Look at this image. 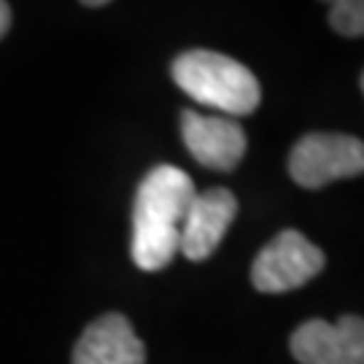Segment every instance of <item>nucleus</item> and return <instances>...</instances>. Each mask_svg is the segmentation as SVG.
Returning <instances> with one entry per match:
<instances>
[{
	"label": "nucleus",
	"mask_w": 364,
	"mask_h": 364,
	"mask_svg": "<svg viewBox=\"0 0 364 364\" xmlns=\"http://www.w3.org/2000/svg\"><path fill=\"white\" fill-rule=\"evenodd\" d=\"M73 364H146V348L122 313H105L78 338Z\"/></svg>",
	"instance_id": "8"
},
{
	"label": "nucleus",
	"mask_w": 364,
	"mask_h": 364,
	"mask_svg": "<svg viewBox=\"0 0 364 364\" xmlns=\"http://www.w3.org/2000/svg\"><path fill=\"white\" fill-rule=\"evenodd\" d=\"M181 135L189 154L205 168L232 170L246 154V132L230 117H205L183 111Z\"/></svg>",
	"instance_id": "7"
},
{
	"label": "nucleus",
	"mask_w": 364,
	"mask_h": 364,
	"mask_svg": "<svg viewBox=\"0 0 364 364\" xmlns=\"http://www.w3.org/2000/svg\"><path fill=\"white\" fill-rule=\"evenodd\" d=\"M235 216L237 200L230 189H208L203 195H195L183 219L178 251L192 262L208 259L224 240Z\"/></svg>",
	"instance_id": "6"
},
{
	"label": "nucleus",
	"mask_w": 364,
	"mask_h": 364,
	"mask_svg": "<svg viewBox=\"0 0 364 364\" xmlns=\"http://www.w3.org/2000/svg\"><path fill=\"white\" fill-rule=\"evenodd\" d=\"M9 25H11V9H9V3H0V38L6 36Z\"/></svg>",
	"instance_id": "10"
},
{
	"label": "nucleus",
	"mask_w": 364,
	"mask_h": 364,
	"mask_svg": "<svg viewBox=\"0 0 364 364\" xmlns=\"http://www.w3.org/2000/svg\"><path fill=\"white\" fill-rule=\"evenodd\" d=\"M291 353L299 364H364V318L305 321L291 335Z\"/></svg>",
	"instance_id": "5"
},
{
	"label": "nucleus",
	"mask_w": 364,
	"mask_h": 364,
	"mask_svg": "<svg viewBox=\"0 0 364 364\" xmlns=\"http://www.w3.org/2000/svg\"><path fill=\"white\" fill-rule=\"evenodd\" d=\"M173 81L197 103L210 105L230 119L254 114L262 100L259 81L243 63L208 49L178 54Z\"/></svg>",
	"instance_id": "2"
},
{
	"label": "nucleus",
	"mask_w": 364,
	"mask_h": 364,
	"mask_svg": "<svg viewBox=\"0 0 364 364\" xmlns=\"http://www.w3.org/2000/svg\"><path fill=\"white\" fill-rule=\"evenodd\" d=\"M362 90H364V76H362Z\"/></svg>",
	"instance_id": "11"
},
{
	"label": "nucleus",
	"mask_w": 364,
	"mask_h": 364,
	"mask_svg": "<svg viewBox=\"0 0 364 364\" xmlns=\"http://www.w3.org/2000/svg\"><path fill=\"white\" fill-rule=\"evenodd\" d=\"M289 173L302 189H321L338 178L362 176L364 144L340 132L302 135L289 154Z\"/></svg>",
	"instance_id": "3"
},
{
	"label": "nucleus",
	"mask_w": 364,
	"mask_h": 364,
	"mask_svg": "<svg viewBox=\"0 0 364 364\" xmlns=\"http://www.w3.org/2000/svg\"><path fill=\"white\" fill-rule=\"evenodd\" d=\"M324 251L297 230L278 232L257 254L251 267V284L264 294H284L305 287L324 270Z\"/></svg>",
	"instance_id": "4"
},
{
	"label": "nucleus",
	"mask_w": 364,
	"mask_h": 364,
	"mask_svg": "<svg viewBox=\"0 0 364 364\" xmlns=\"http://www.w3.org/2000/svg\"><path fill=\"white\" fill-rule=\"evenodd\" d=\"M195 195V183L181 168L156 165L146 173L132 208V262L141 270H162L178 254L183 219Z\"/></svg>",
	"instance_id": "1"
},
{
	"label": "nucleus",
	"mask_w": 364,
	"mask_h": 364,
	"mask_svg": "<svg viewBox=\"0 0 364 364\" xmlns=\"http://www.w3.org/2000/svg\"><path fill=\"white\" fill-rule=\"evenodd\" d=\"M329 25L340 36L359 38L364 36V0H338L329 6Z\"/></svg>",
	"instance_id": "9"
}]
</instances>
